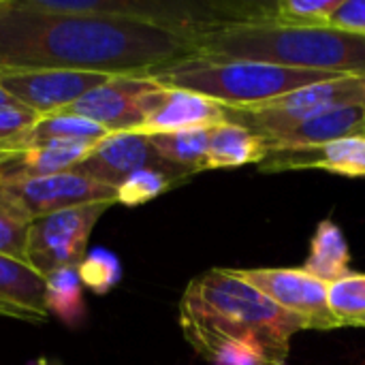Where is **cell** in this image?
Returning a JSON list of instances; mask_svg holds the SVG:
<instances>
[{"label": "cell", "instance_id": "1", "mask_svg": "<svg viewBox=\"0 0 365 365\" xmlns=\"http://www.w3.org/2000/svg\"><path fill=\"white\" fill-rule=\"evenodd\" d=\"M199 53V32L139 19L43 13L0 0V71L64 68L150 77Z\"/></svg>", "mask_w": 365, "mask_h": 365}, {"label": "cell", "instance_id": "2", "mask_svg": "<svg viewBox=\"0 0 365 365\" xmlns=\"http://www.w3.org/2000/svg\"><path fill=\"white\" fill-rule=\"evenodd\" d=\"M186 342L212 365H284L306 323L282 310L235 269L192 278L180 299Z\"/></svg>", "mask_w": 365, "mask_h": 365}, {"label": "cell", "instance_id": "3", "mask_svg": "<svg viewBox=\"0 0 365 365\" xmlns=\"http://www.w3.org/2000/svg\"><path fill=\"white\" fill-rule=\"evenodd\" d=\"M197 56L214 60H250L340 75H365V34L336 26L235 21L199 32Z\"/></svg>", "mask_w": 365, "mask_h": 365}, {"label": "cell", "instance_id": "4", "mask_svg": "<svg viewBox=\"0 0 365 365\" xmlns=\"http://www.w3.org/2000/svg\"><path fill=\"white\" fill-rule=\"evenodd\" d=\"M338 77L344 75L250 60H214L192 56L152 73L148 79L160 88L195 92L227 107H255L299 88Z\"/></svg>", "mask_w": 365, "mask_h": 365}, {"label": "cell", "instance_id": "5", "mask_svg": "<svg viewBox=\"0 0 365 365\" xmlns=\"http://www.w3.org/2000/svg\"><path fill=\"white\" fill-rule=\"evenodd\" d=\"M346 105H365V75H344L312 83L255 107L225 105V109L227 122L246 126L261 137Z\"/></svg>", "mask_w": 365, "mask_h": 365}, {"label": "cell", "instance_id": "6", "mask_svg": "<svg viewBox=\"0 0 365 365\" xmlns=\"http://www.w3.org/2000/svg\"><path fill=\"white\" fill-rule=\"evenodd\" d=\"M109 207V203H90L34 218L30 225L26 261L43 278L53 269L79 265L88 255V242L96 222Z\"/></svg>", "mask_w": 365, "mask_h": 365}, {"label": "cell", "instance_id": "7", "mask_svg": "<svg viewBox=\"0 0 365 365\" xmlns=\"http://www.w3.org/2000/svg\"><path fill=\"white\" fill-rule=\"evenodd\" d=\"M242 280L261 291L282 310L295 314L306 323V329L329 331L342 327L331 314L327 304V284L291 267H265V269H235Z\"/></svg>", "mask_w": 365, "mask_h": 365}, {"label": "cell", "instance_id": "8", "mask_svg": "<svg viewBox=\"0 0 365 365\" xmlns=\"http://www.w3.org/2000/svg\"><path fill=\"white\" fill-rule=\"evenodd\" d=\"M141 169H158L180 184L188 182L192 175L171 163H167L156 148L152 145L150 137L139 133H111L103 141L94 145L90 156L81 160L73 171L94 178L107 186H118Z\"/></svg>", "mask_w": 365, "mask_h": 365}, {"label": "cell", "instance_id": "9", "mask_svg": "<svg viewBox=\"0 0 365 365\" xmlns=\"http://www.w3.org/2000/svg\"><path fill=\"white\" fill-rule=\"evenodd\" d=\"M111 75L64 71V68H36V71H0V86L28 109L51 115L68 109L90 90L109 81Z\"/></svg>", "mask_w": 365, "mask_h": 365}, {"label": "cell", "instance_id": "10", "mask_svg": "<svg viewBox=\"0 0 365 365\" xmlns=\"http://www.w3.org/2000/svg\"><path fill=\"white\" fill-rule=\"evenodd\" d=\"M15 203L34 220L53 212L90 205V203H109L115 205V188L107 186L94 178H88L77 171H62L53 175L32 178L15 184L2 186Z\"/></svg>", "mask_w": 365, "mask_h": 365}, {"label": "cell", "instance_id": "11", "mask_svg": "<svg viewBox=\"0 0 365 365\" xmlns=\"http://www.w3.org/2000/svg\"><path fill=\"white\" fill-rule=\"evenodd\" d=\"M154 88L148 77H111L64 111L88 118L107 133H135L145 122L143 98Z\"/></svg>", "mask_w": 365, "mask_h": 365}, {"label": "cell", "instance_id": "12", "mask_svg": "<svg viewBox=\"0 0 365 365\" xmlns=\"http://www.w3.org/2000/svg\"><path fill=\"white\" fill-rule=\"evenodd\" d=\"M143 111L145 122L135 133L145 137L190 128H212L227 122L225 105L195 92L160 88L158 83L145 94Z\"/></svg>", "mask_w": 365, "mask_h": 365}, {"label": "cell", "instance_id": "13", "mask_svg": "<svg viewBox=\"0 0 365 365\" xmlns=\"http://www.w3.org/2000/svg\"><path fill=\"white\" fill-rule=\"evenodd\" d=\"M319 169L346 178H365V137H342L323 145L272 150L261 163V173Z\"/></svg>", "mask_w": 365, "mask_h": 365}, {"label": "cell", "instance_id": "14", "mask_svg": "<svg viewBox=\"0 0 365 365\" xmlns=\"http://www.w3.org/2000/svg\"><path fill=\"white\" fill-rule=\"evenodd\" d=\"M0 317L26 323H47L45 278L28 263L0 255Z\"/></svg>", "mask_w": 365, "mask_h": 365}, {"label": "cell", "instance_id": "15", "mask_svg": "<svg viewBox=\"0 0 365 365\" xmlns=\"http://www.w3.org/2000/svg\"><path fill=\"white\" fill-rule=\"evenodd\" d=\"M365 126V105H346L325 113H319L310 120L299 124L272 130L261 135V139L272 150H287V148H310L323 145L342 137L361 135Z\"/></svg>", "mask_w": 365, "mask_h": 365}, {"label": "cell", "instance_id": "16", "mask_svg": "<svg viewBox=\"0 0 365 365\" xmlns=\"http://www.w3.org/2000/svg\"><path fill=\"white\" fill-rule=\"evenodd\" d=\"M267 154L269 148L257 133L235 122H222L210 128L205 171L244 167L252 163L259 165Z\"/></svg>", "mask_w": 365, "mask_h": 365}, {"label": "cell", "instance_id": "17", "mask_svg": "<svg viewBox=\"0 0 365 365\" xmlns=\"http://www.w3.org/2000/svg\"><path fill=\"white\" fill-rule=\"evenodd\" d=\"M349 267H351V250L344 233L336 222L323 220L310 240V252L302 269L314 276L317 280L331 284L346 278L351 274Z\"/></svg>", "mask_w": 365, "mask_h": 365}, {"label": "cell", "instance_id": "18", "mask_svg": "<svg viewBox=\"0 0 365 365\" xmlns=\"http://www.w3.org/2000/svg\"><path fill=\"white\" fill-rule=\"evenodd\" d=\"M342 0H278L272 4H248L246 21H269L278 26H329Z\"/></svg>", "mask_w": 365, "mask_h": 365}, {"label": "cell", "instance_id": "19", "mask_svg": "<svg viewBox=\"0 0 365 365\" xmlns=\"http://www.w3.org/2000/svg\"><path fill=\"white\" fill-rule=\"evenodd\" d=\"M45 306L51 317H58L68 327H77L83 321L86 299L77 265L60 267L45 276Z\"/></svg>", "mask_w": 365, "mask_h": 365}, {"label": "cell", "instance_id": "20", "mask_svg": "<svg viewBox=\"0 0 365 365\" xmlns=\"http://www.w3.org/2000/svg\"><path fill=\"white\" fill-rule=\"evenodd\" d=\"M156 152L171 165L197 175L205 171L210 148V128H190L180 133H163L150 137Z\"/></svg>", "mask_w": 365, "mask_h": 365}, {"label": "cell", "instance_id": "21", "mask_svg": "<svg viewBox=\"0 0 365 365\" xmlns=\"http://www.w3.org/2000/svg\"><path fill=\"white\" fill-rule=\"evenodd\" d=\"M107 135H111V133H107L103 126H98L96 122L88 120V118H81V115L68 113V111H58L51 115H43L36 122V126L30 130L24 148L45 143V141H90V143H98Z\"/></svg>", "mask_w": 365, "mask_h": 365}, {"label": "cell", "instance_id": "22", "mask_svg": "<svg viewBox=\"0 0 365 365\" xmlns=\"http://www.w3.org/2000/svg\"><path fill=\"white\" fill-rule=\"evenodd\" d=\"M327 304L342 327H355L365 319V274H349L327 284Z\"/></svg>", "mask_w": 365, "mask_h": 365}, {"label": "cell", "instance_id": "23", "mask_svg": "<svg viewBox=\"0 0 365 365\" xmlns=\"http://www.w3.org/2000/svg\"><path fill=\"white\" fill-rule=\"evenodd\" d=\"M32 218L0 186V255L26 261Z\"/></svg>", "mask_w": 365, "mask_h": 365}, {"label": "cell", "instance_id": "24", "mask_svg": "<svg viewBox=\"0 0 365 365\" xmlns=\"http://www.w3.org/2000/svg\"><path fill=\"white\" fill-rule=\"evenodd\" d=\"M81 284L94 295H107L122 280V263L107 248H92L77 265Z\"/></svg>", "mask_w": 365, "mask_h": 365}, {"label": "cell", "instance_id": "25", "mask_svg": "<svg viewBox=\"0 0 365 365\" xmlns=\"http://www.w3.org/2000/svg\"><path fill=\"white\" fill-rule=\"evenodd\" d=\"M175 186H180V182L173 180L171 175H167L158 169H141V171L133 173L130 178H126L118 186L115 203H120L124 207H137V205H143V203L160 197L163 192H167Z\"/></svg>", "mask_w": 365, "mask_h": 365}, {"label": "cell", "instance_id": "26", "mask_svg": "<svg viewBox=\"0 0 365 365\" xmlns=\"http://www.w3.org/2000/svg\"><path fill=\"white\" fill-rule=\"evenodd\" d=\"M43 115L28 109L26 105L11 103L0 107V152L21 150L30 130Z\"/></svg>", "mask_w": 365, "mask_h": 365}, {"label": "cell", "instance_id": "27", "mask_svg": "<svg viewBox=\"0 0 365 365\" xmlns=\"http://www.w3.org/2000/svg\"><path fill=\"white\" fill-rule=\"evenodd\" d=\"M329 26L365 34V0H342L338 11L331 15Z\"/></svg>", "mask_w": 365, "mask_h": 365}, {"label": "cell", "instance_id": "28", "mask_svg": "<svg viewBox=\"0 0 365 365\" xmlns=\"http://www.w3.org/2000/svg\"><path fill=\"white\" fill-rule=\"evenodd\" d=\"M11 103H17V101H13V96L0 86V107H2V105H11Z\"/></svg>", "mask_w": 365, "mask_h": 365}, {"label": "cell", "instance_id": "29", "mask_svg": "<svg viewBox=\"0 0 365 365\" xmlns=\"http://www.w3.org/2000/svg\"><path fill=\"white\" fill-rule=\"evenodd\" d=\"M32 365H60V364H56V361H51V359H47V357H41V359H36Z\"/></svg>", "mask_w": 365, "mask_h": 365}, {"label": "cell", "instance_id": "30", "mask_svg": "<svg viewBox=\"0 0 365 365\" xmlns=\"http://www.w3.org/2000/svg\"><path fill=\"white\" fill-rule=\"evenodd\" d=\"M355 327H365V319H361V321H359V323H357Z\"/></svg>", "mask_w": 365, "mask_h": 365}, {"label": "cell", "instance_id": "31", "mask_svg": "<svg viewBox=\"0 0 365 365\" xmlns=\"http://www.w3.org/2000/svg\"><path fill=\"white\" fill-rule=\"evenodd\" d=\"M361 137H365V126H364V130H361Z\"/></svg>", "mask_w": 365, "mask_h": 365}]
</instances>
